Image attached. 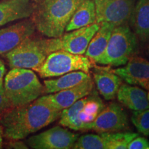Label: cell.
I'll return each mask as SVG.
<instances>
[{"instance_id":"obj_10","label":"cell","mask_w":149,"mask_h":149,"mask_svg":"<svg viewBox=\"0 0 149 149\" xmlns=\"http://www.w3.org/2000/svg\"><path fill=\"white\" fill-rule=\"evenodd\" d=\"M95 5L96 22H108L120 26L127 24L136 0H93Z\"/></svg>"},{"instance_id":"obj_22","label":"cell","mask_w":149,"mask_h":149,"mask_svg":"<svg viewBox=\"0 0 149 149\" xmlns=\"http://www.w3.org/2000/svg\"><path fill=\"white\" fill-rule=\"evenodd\" d=\"M108 141V149H126L129 143L139 135L132 132L101 133Z\"/></svg>"},{"instance_id":"obj_8","label":"cell","mask_w":149,"mask_h":149,"mask_svg":"<svg viewBox=\"0 0 149 149\" xmlns=\"http://www.w3.org/2000/svg\"><path fill=\"white\" fill-rule=\"evenodd\" d=\"M100 27V24L95 23L70 31L59 37L49 38L51 53L57 51H64L72 54L84 55Z\"/></svg>"},{"instance_id":"obj_15","label":"cell","mask_w":149,"mask_h":149,"mask_svg":"<svg viewBox=\"0 0 149 149\" xmlns=\"http://www.w3.org/2000/svg\"><path fill=\"white\" fill-rule=\"evenodd\" d=\"M35 9L31 0H4L0 2V27L14 21L29 18Z\"/></svg>"},{"instance_id":"obj_13","label":"cell","mask_w":149,"mask_h":149,"mask_svg":"<svg viewBox=\"0 0 149 149\" xmlns=\"http://www.w3.org/2000/svg\"><path fill=\"white\" fill-rule=\"evenodd\" d=\"M94 90V81L91 76L75 86L59 92L43 95L52 106L59 111L70 107L74 103L88 95Z\"/></svg>"},{"instance_id":"obj_12","label":"cell","mask_w":149,"mask_h":149,"mask_svg":"<svg viewBox=\"0 0 149 149\" xmlns=\"http://www.w3.org/2000/svg\"><path fill=\"white\" fill-rule=\"evenodd\" d=\"M36 30L33 20H23L0 29V55H5L34 35Z\"/></svg>"},{"instance_id":"obj_24","label":"cell","mask_w":149,"mask_h":149,"mask_svg":"<svg viewBox=\"0 0 149 149\" xmlns=\"http://www.w3.org/2000/svg\"><path fill=\"white\" fill-rule=\"evenodd\" d=\"M131 121L139 133L145 136L149 135V109L134 111Z\"/></svg>"},{"instance_id":"obj_9","label":"cell","mask_w":149,"mask_h":149,"mask_svg":"<svg viewBox=\"0 0 149 149\" xmlns=\"http://www.w3.org/2000/svg\"><path fill=\"white\" fill-rule=\"evenodd\" d=\"M78 138L79 135L72 133L68 128L56 126L31 136L26 142L33 149H70Z\"/></svg>"},{"instance_id":"obj_14","label":"cell","mask_w":149,"mask_h":149,"mask_svg":"<svg viewBox=\"0 0 149 149\" xmlns=\"http://www.w3.org/2000/svg\"><path fill=\"white\" fill-rule=\"evenodd\" d=\"M126 66L111 70L128 84L139 85L145 88L149 82V61L140 57H131Z\"/></svg>"},{"instance_id":"obj_23","label":"cell","mask_w":149,"mask_h":149,"mask_svg":"<svg viewBox=\"0 0 149 149\" xmlns=\"http://www.w3.org/2000/svg\"><path fill=\"white\" fill-rule=\"evenodd\" d=\"M74 149H108V141L102 133L86 134L79 137Z\"/></svg>"},{"instance_id":"obj_29","label":"cell","mask_w":149,"mask_h":149,"mask_svg":"<svg viewBox=\"0 0 149 149\" xmlns=\"http://www.w3.org/2000/svg\"><path fill=\"white\" fill-rule=\"evenodd\" d=\"M3 144V131L2 126L0 124V149L2 148Z\"/></svg>"},{"instance_id":"obj_11","label":"cell","mask_w":149,"mask_h":149,"mask_svg":"<svg viewBox=\"0 0 149 149\" xmlns=\"http://www.w3.org/2000/svg\"><path fill=\"white\" fill-rule=\"evenodd\" d=\"M128 127V116L116 103L104 107L92 124V129L98 133L120 132Z\"/></svg>"},{"instance_id":"obj_2","label":"cell","mask_w":149,"mask_h":149,"mask_svg":"<svg viewBox=\"0 0 149 149\" xmlns=\"http://www.w3.org/2000/svg\"><path fill=\"white\" fill-rule=\"evenodd\" d=\"M85 0H42L33 15L36 30L48 38L64 34L68 22Z\"/></svg>"},{"instance_id":"obj_32","label":"cell","mask_w":149,"mask_h":149,"mask_svg":"<svg viewBox=\"0 0 149 149\" xmlns=\"http://www.w3.org/2000/svg\"><path fill=\"white\" fill-rule=\"evenodd\" d=\"M147 99H148V100L149 102V91H148V93H147Z\"/></svg>"},{"instance_id":"obj_26","label":"cell","mask_w":149,"mask_h":149,"mask_svg":"<svg viewBox=\"0 0 149 149\" xmlns=\"http://www.w3.org/2000/svg\"><path fill=\"white\" fill-rule=\"evenodd\" d=\"M10 109H12V107L5 94L2 82L0 84V115Z\"/></svg>"},{"instance_id":"obj_18","label":"cell","mask_w":149,"mask_h":149,"mask_svg":"<svg viewBox=\"0 0 149 149\" xmlns=\"http://www.w3.org/2000/svg\"><path fill=\"white\" fill-rule=\"evenodd\" d=\"M93 79L99 93L108 101L114 100L122 84V78L111 70H97L93 74Z\"/></svg>"},{"instance_id":"obj_1","label":"cell","mask_w":149,"mask_h":149,"mask_svg":"<svg viewBox=\"0 0 149 149\" xmlns=\"http://www.w3.org/2000/svg\"><path fill=\"white\" fill-rule=\"evenodd\" d=\"M61 113L43 96L26 105L12 108L0 115L3 137L23 139L55 122Z\"/></svg>"},{"instance_id":"obj_19","label":"cell","mask_w":149,"mask_h":149,"mask_svg":"<svg viewBox=\"0 0 149 149\" xmlns=\"http://www.w3.org/2000/svg\"><path fill=\"white\" fill-rule=\"evenodd\" d=\"M115 26L114 24L108 22L100 24V29L93 37L85 53V55L94 63H96L104 53Z\"/></svg>"},{"instance_id":"obj_27","label":"cell","mask_w":149,"mask_h":149,"mask_svg":"<svg viewBox=\"0 0 149 149\" xmlns=\"http://www.w3.org/2000/svg\"><path fill=\"white\" fill-rule=\"evenodd\" d=\"M6 148H14V149H27L29 147L27 143L22 141V139H8Z\"/></svg>"},{"instance_id":"obj_5","label":"cell","mask_w":149,"mask_h":149,"mask_svg":"<svg viewBox=\"0 0 149 149\" xmlns=\"http://www.w3.org/2000/svg\"><path fill=\"white\" fill-rule=\"evenodd\" d=\"M50 53L49 39L33 35L3 55L11 68H27L37 72Z\"/></svg>"},{"instance_id":"obj_21","label":"cell","mask_w":149,"mask_h":149,"mask_svg":"<svg viewBox=\"0 0 149 149\" xmlns=\"http://www.w3.org/2000/svg\"><path fill=\"white\" fill-rule=\"evenodd\" d=\"M96 22L95 5L93 0H85L74 12L66 28V32L87 26Z\"/></svg>"},{"instance_id":"obj_3","label":"cell","mask_w":149,"mask_h":149,"mask_svg":"<svg viewBox=\"0 0 149 149\" xmlns=\"http://www.w3.org/2000/svg\"><path fill=\"white\" fill-rule=\"evenodd\" d=\"M3 86L12 108L31 103L44 93V85L37 74L27 68H12L6 74Z\"/></svg>"},{"instance_id":"obj_28","label":"cell","mask_w":149,"mask_h":149,"mask_svg":"<svg viewBox=\"0 0 149 149\" xmlns=\"http://www.w3.org/2000/svg\"><path fill=\"white\" fill-rule=\"evenodd\" d=\"M6 69L4 62L0 59V84L3 82V77H4V75L6 74Z\"/></svg>"},{"instance_id":"obj_16","label":"cell","mask_w":149,"mask_h":149,"mask_svg":"<svg viewBox=\"0 0 149 149\" xmlns=\"http://www.w3.org/2000/svg\"><path fill=\"white\" fill-rule=\"evenodd\" d=\"M117 100L133 111H144L149 109L147 93L138 86L122 84L117 94Z\"/></svg>"},{"instance_id":"obj_7","label":"cell","mask_w":149,"mask_h":149,"mask_svg":"<svg viewBox=\"0 0 149 149\" xmlns=\"http://www.w3.org/2000/svg\"><path fill=\"white\" fill-rule=\"evenodd\" d=\"M93 64L94 62L86 55L57 51L48 55L37 72L42 78L59 77L77 70L89 73L94 66Z\"/></svg>"},{"instance_id":"obj_25","label":"cell","mask_w":149,"mask_h":149,"mask_svg":"<svg viewBox=\"0 0 149 149\" xmlns=\"http://www.w3.org/2000/svg\"><path fill=\"white\" fill-rule=\"evenodd\" d=\"M128 149H149V141L145 137H135L129 143Z\"/></svg>"},{"instance_id":"obj_4","label":"cell","mask_w":149,"mask_h":149,"mask_svg":"<svg viewBox=\"0 0 149 149\" xmlns=\"http://www.w3.org/2000/svg\"><path fill=\"white\" fill-rule=\"evenodd\" d=\"M104 107L101 97L93 90L88 95L62 110L59 123L63 127L74 130H91L93 122Z\"/></svg>"},{"instance_id":"obj_31","label":"cell","mask_w":149,"mask_h":149,"mask_svg":"<svg viewBox=\"0 0 149 149\" xmlns=\"http://www.w3.org/2000/svg\"><path fill=\"white\" fill-rule=\"evenodd\" d=\"M33 1L36 3H39V2H40L41 1H42V0H33Z\"/></svg>"},{"instance_id":"obj_20","label":"cell","mask_w":149,"mask_h":149,"mask_svg":"<svg viewBox=\"0 0 149 149\" xmlns=\"http://www.w3.org/2000/svg\"><path fill=\"white\" fill-rule=\"evenodd\" d=\"M89 76V73L77 70L63 74L57 79L44 80V93L51 94L72 88L81 84Z\"/></svg>"},{"instance_id":"obj_6","label":"cell","mask_w":149,"mask_h":149,"mask_svg":"<svg viewBox=\"0 0 149 149\" xmlns=\"http://www.w3.org/2000/svg\"><path fill=\"white\" fill-rule=\"evenodd\" d=\"M137 40L128 24L115 26L104 53L96 64L110 66L125 65L137 48Z\"/></svg>"},{"instance_id":"obj_30","label":"cell","mask_w":149,"mask_h":149,"mask_svg":"<svg viewBox=\"0 0 149 149\" xmlns=\"http://www.w3.org/2000/svg\"><path fill=\"white\" fill-rule=\"evenodd\" d=\"M145 88L147 89V90H148V91H149V82H148V83L146 84V86H145Z\"/></svg>"},{"instance_id":"obj_17","label":"cell","mask_w":149,"mask_h":149,"mask_svg":"<svg viewBox=\"0 0 149 149\" xmlns=\"http://www.w3.org/2000/svg\"><path fill=\"white\" fill-rule=\"evenodd\" d=\"M131 30L141 41L149 40V0H138L130 18Z\"/></svg>"}]
</instances>
